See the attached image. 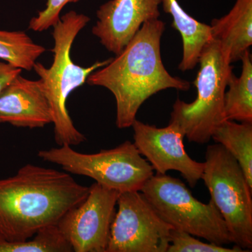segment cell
Masks as SVG:
<instances>
[{"mask_svg": "<svg viewBox=\"0 0 252 252\" xmlns=\"http://www.w3.org/2000/svg\"><path fill=\"white\" fill-rule=\"evenodd\" d=\"M89 191V187L67 172L23 165L16 175L0 180V238L24 241L45 227L57 225Z\"/></svg>", "mask_w": 252, "mask_h": 252, "instance_id": "cell-1", "label": "cell"}, {"mask_svg": "<svg viewBox=\"0 0 252 252\" xmlns=\"http://www.w3.org/2000/svg\"><path fill=\"white\" fill-rule=\"evenodd\" d=\"M165 28L159 19L144 23L121 54L86 80L89 85L102 86L114 94L119 128L131 127L142 104L159 91L190 89L189 81L172 77L164 67L160 40Z\"/></svg>", "mask_w": 252, "mask_h": 252, "instance_id": "cell-2", "label": "cell"}, {"mask_svg": "<svg viewBox=\"0 0 252 252\" xmlns=\"http://www.w3.org/2000/svg\"><path fill=\"white\" fill-rule=\"evenodd\" d=\"M90 21L89 16L78 14L75 11L63 15L53 26L54 46L51 50L54 54L52 64L47 68L41 63L36 62L33 66V69L42 82L49 102L55 140L59 146H77L86 140L85 135L74 126L66 102L73 91L86 83L91 73L104 67L112 60L96 62L87 67H81L73 62L71 58L73 43Z\"/></svg>", "mask_w": 252, "mask_h": 252, "instance_id": "cell-3", "label": "cell"}, {"mask_svg": "<svg viewBox=\"0 0 252 252\" xmlns=\"http://www.w3.org/2000/svg\"><path fill=\"white\" fill-rule=\"evenodd\" d=\"M193 81L197 97L191 103L177 99L169 124L175 126L189 142L208 143L217 127L226 120L224 94L233 67L218 41L212 39L205 46Z\"/></svg>", "mask_w": 252, "mask_h": 252, "instance_id": "cell-4", "label": "cell"}, {"mask_svg": "<svg viewBox=\"0 0 252 252\" xmlns=\"http://www.w3.org/2000/svg\"><path fill=\"white\" fill-rule=\"evenodd\" d=\"M37 156L44 161L60 165L68 173L90 177L120 193L140 191L154 175L153 167L130 141L95 154L80 153L64 144L40 150Z\"/></svg>", "mask_w": 252, "mask_h": 252, "instance_id": "cell-5", "label": "cell"}, {"mask_svg": "<svg viewBox=\"0 0 252 252\" xmlns=\"http://www.w3.org/2000/svg\"><path fill=\"white\" fill-rule=\"evenodd\" d=\"M201 180L224 220L233 244L245 252L252 251V188L236 159L220 144H210Z\"/></svg>", "mask_w": 252, "mask_h": 252, "instance_id": "cell-6", "label": "cell"}, {"mask_svg": "<svg viewBox=\"0 0 252 252\" xmlns=\"http://www.w3.org/2000/svg\"><path fill=\"white\" fill-rule=\"evenodd\" d=\"M140 191L172 228L221 246L233 243L224 220L211 199L207 204L199 201L179 179L157 174Z\"/></svg>", "mask_w": 252, "mask_h": 252, "instance_id": "cell-7", "label": "cell"}, {"mask_svg": "<svg viewBox=\"0 0 252 252\" xmlns=\"http://www.w3.org/2000/svg\"><path fill=\"white\" fill-rule=\"evenodd\" d=\"M106 252H167L172 227L141 191L120 193Z\"/></svg>", "mask_w": 252, "mask_h": 252, "instance_id": "cell-8", "label": "cell"}, {"mask_svg": "<svg viewBox=\"0 0 252 252\" xmlns=\"http://www.w3.org/2000/svg\"><path fill=\"white\" fill-rule=\"evenodd\" d=\"M120 193L94 182L85 200L69 210L57 226L74 252H106Z\"/></svg>", "mask_w": 252, "mask_h": 252, "instance_id": "cell-9", "label": "cell"}, {"mask_svg": "<svg viewBox=\"0 0 252 252\" xmlns=\"http://www.w3.org/2000/svg\"><path fill=\"white\" fill-rule=\"evenodd\" d=\"M131 127L136 148L157 174L178 171L192 188L201 180L204 162L195 161L189 157L184 145L185 137L175 126L169 124L158 128L135 119Z\"/></svg>", "mask_w": 252, "mask_h": 252, "instance_id": "cell-10", "label": "cell"}, {"mask_svg": "<svg viewBox=\"0 0 252 252\" xmlns=\"http://www.w3.org/2000/svg\"><path fill=\"white\" fill-rule=\"evenodd\" d=\"M162 0H109L101 5L92 33L117 56L147 21L158 19Z\"/></svg>", "mask_w": 252, "mask_h": 252, "instance_id": "cell-11", "label": "cell"}, {"mask_svg": "<svg viewBox=\"0 0 252 252\" xmlns=\"http://www.w3.org/2000/svg\"><path fill=\"white\" fill-rule=\"evenodd\" d=\"M53 122L49 102L40 79L18 74L0 94V124L39 128Z\"/></svg>", "mask_w": 252, "mask_h": 252, "instance_id": "cell-12", "label": "cell"}, {"mask_svg": "<svg viewBox=\"0 0 252 252\" xmlns=\"http://www.w3.org/2000/svg\"><path fill=\"white\" fill-rule=\"evenodd\" d=\"M210 27L229 62L240 61L252 44V0H236L229 13L212 20Z\"/></svg>", "mask_w": 252, "mask_h": 252, "instance_id": "cell-13", "label": "cell"}, {"mask_svg": "<svg viewBox=\"0 0 252 252\" xmlns=\"http://www.w3.org/2000/svg\"><path fill=\"white\" fill-rule=\"evenodd\" d=\"M162 4L163 11L172 16V27L179 31L183 41V55L179 69L182 72L193 69L204 48L213 39L210 25L199 22L189 16L177 0H162Z\"/></svg>", "mask_w": 252, "mask_h": 252, "instance_id": "cell-14", "label": "cell"}, {"mask_svg": "<svg viewBox=\"0 0 252 252\" xmlns=\"http://www.w3.org/2000/svg\"><path fill=\"white\" fill-rule=\"evenodd\" d=\"M240 61L243 68L240 77L232 74L228 80V91L224 94L226 120L252 123V62L250 51H245Z\"/></svg>", "mask_w": 252, "mask_h": 252, "instance_id": "cell-15", "label": "cell"}, {"mask_svg": "<svg viewBox=\"0 0 252 252\" xmlns=\"http://www.w3.org/2000/svg\"><path fill=\"white\" fill-rule=\"evenodd\" d=\"M212 139L236 159L252 188V123L225 120L217 127Z\"/></svg>", "mask_w": 252, "mask_h": 252, "instance_id": "cell-16", "label": "cell"}, {"mask_svg": "<svg viewBox=\"0 0 252 252\" xmlns=\"http://www.w3.org/2000/svg\"><path fill=\"white\" fill-rule=\"evenodd\" d=\"M46 51L26 32L0 30V60L15 67L31 71L36 60Z\"/></svg>", "mask_w": 252, "mask_h": 252, "instance_id": "cell-17", "label": "cell"}, {"mask_svg": "<svg viewBox=\"0 0 252 252\" xmlns=\"http://www.w3.org/2000/svg\"><path fill=\"white\" fill-rule=\"evenodd\" d=\"M71 245L57 225L39 230L24 241L10 242L0 238V252H72Z\"/></svg>", "mask_w": 252, "mask_h": 252, "instance_id": "cell-18", "label": "cell"}, {"mask_svg": "<svg viewBox=\"0 0 252 252\" xmlns=\"http://www.w3.org/2000/svg\"><path fill=\"white\" fill-rule=\"evenodd\" d=\"M238 246L227 248L215 243H205L193 235L172 228L167 252H243Z\"/></svg>", "mask_w": 252, "mask_h": 252, "instance_id": "cell-19", "label": "cell"}, {"mask_svg": "<svg viewBox=\"0 0 252 252\" xmlns=\"http://www.w3.org/2000/svg\"><path fill=\"white\" fill-rule=\"evenodd\" d=\"M79 1L81 0H46L45 9L32 18L28 28L38 32L47 31L59 21L61 11L66 5Z\"/></svg>", "mask_w": 252, "mask_h": 252, "instance_id": "cell-20", "label": "cell"}, {"mask_svg": "<svg viewBox=\"0 0 252 252\" xmlns=\"http://www.w3.org/2000/svg\"><path fill=\"white\" fill-rule=\"evenodd\" d=\"M22 70L9 63L0 61V94L16 76L21 74Z\"/></svg>", "mask_w": 252, "mask_h": 252, "instance_id": "cell-21", "label": "cell"}]
</instances>
